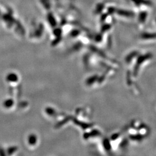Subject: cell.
<instances>
[{
	"label": "cell",
	"mask_w": 156,
	"mask_h": 156,
	"mask_svg": "<svg viewBox=\"0 0 156 156\" xmlns=\"http://www.w3.org/2000/svg\"><path fill=\"white\" fill-rule=\"evenodd\" d=\"M48 19H49V22L51 25H55L56 24L55 19L54 17L52 16V15H49L48 16Z\"/></svg>",
	"instance_id": "obj_3"
},
{
	"label": "cell",
	"mask_w": 156,
	"mask_h": 156,
	"mask_svg": "<svg viewBox=\"0 0 156 156\" xmlns=\"http://www.w3.org/2000/svg\"><path fill=\"white\" fill-rule=\"evenodd\" d=\"M118 13L120 15H123V16H133L134 14L132 12H130L126 11H123V10H119L118 11Z\"/></svg>",
	"instance_id": "obj_1"
},
{
	"label": "cell",
	"mask_w": 156,
	"mask_h": 156,
	"mask_svg": "<svg viewBox=\"0 0 156 156\" xmlns=\"http://www.w3.org/2000/svg\"><path fill=\"white\" fill-rule=\"evenodd\" d=\"M142 38L145 39H148V38H156V34H144L142 35Z\"/></svg>",
	"instance_id": "obj_2"
},
{
	"label": "cell",
	"mask_w": 156,
	"mask_h": 156,
	"mask_svg": "<svg viewBox=\"0 0 156 156\" xmlns=\"http://www.w3.org/2000/svg\"><path fill=\"white\" fill-rule=\"evenodd\" d=\"M146 17V13L145 12H142L140 15V20L141 22H144Z\"/></svg>",
	"instance_id": "obj_4"
}]
</instances>
